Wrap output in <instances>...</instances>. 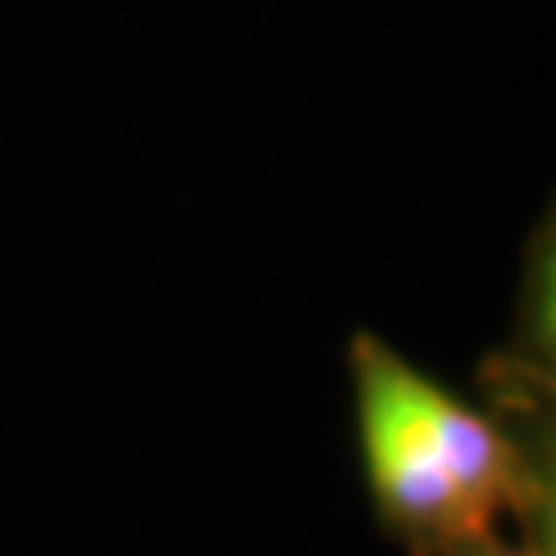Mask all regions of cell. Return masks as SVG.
Instances as JSON below:
<instances>
[{
	"mask_svg": "<svg viewBox=\"0 0 556 556\" xmlns=\"http://www.w3.org/2000/svg\"><path fill=\"white\" fill-rule=\"evenodd\" d=\"M358 454L379 528L408 556H462L507 519L553 516V486L507 420L379 334L351 338Z\"/></svg>",
	"mask_w": 556,
	"mask_h": 556,
	"instance_id": "6da1fadb",
	"label": "cell"
},
{
	"mask_svg": "<svg viewBox=\"0 0 556 556\" xmlns=\"http://www.w3.org/2000/svg\"><path fill=\"white\" fill-rule=\"evenodd\" d=\"M462 556H556L553 516L523 519V523H519V536L498 532L495 540H486V544H478V548H470V553H462Z\"/></svg>",
	"mask_w": 556,
	"mask_h": 556,
	"instance_id": "7a4b0ae2",
	"label": "cell"
}]
</instances>
